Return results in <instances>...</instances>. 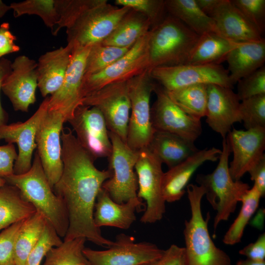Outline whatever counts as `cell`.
Returning <instances> with one entry per match:
<instances>
[{
	"label": "cell",
	"mask_w": 265,
	"mask_h": 265,
	"mask_svg": "<svg viewBox=\"0 0 265 265\" xmlns=\"http://www.w3.org/2000/svg\"><path fill=\"white\" fill-rule=\"evenodd\" d=\"M61 141L63 170L53 189L63 201L68 214L69 226L64 241L83 238L108 248L113 241L102 235L94 224L93 215L98 192L112 172L96 168L94 159L70 129L62 130Z\"/></svg>",
	"instance_id": "obj_1"
},
{
	"label": "cell",
	"mask_w": 265,
	"mask_h": 265,
	"mask_svg": "<svg viewBox=\"0 0 265 265\" xmlns=\"http://www.w3.org/2000/svg\"><path fill=\"white\" fill-rule=\"evenodd\" d=\"M4 179L7 184L19 190L24 198L44 216L60 237H65L69 226L67 210L51 186L37 152L27 172L13 174Z\"/></svg>",
	"instance_id": "obj_2"
},
{
	"label": "cell",
	"mask_w": 265,
	"mask_h": 265,
	"mask_svg": "<svg viewBox=\"0 0 265 265\" xmlns=\"http://www.w3.org/2000/svg\"><path fill=\"white\" fill-rule=\"evenodd\" d=\"M191 210V217L185 220L184 236L187 265H231L228 255L216 247L211 238L208 224L201 210V201L205 194L204 188L189 184L186 187Z\"/></svg>",
	"instance_id": "obj_3"
},
{
	"label": "cell",
	"mask_w": 265,
	"mask_h": 265,
	"mask_svg": "<svg viewBox=\"0 0 265 265\" xmlns=\"http://www.w3.org/2000/svg\"><path fill=\"white\" fill-rule=\"evenodd\" d=\"M199 37L168 14L149 31L148 70L187 64Z\"/></svg>",
	"instance_id": "obj_4"
},
{
	"label": "cell",
	"mask_w": 265,
	"mask_h": 265,
	"mask_svg": "<svg viewBox=\"0 0 265 265\" xmlns=\"http://www.w3.org/2000/svg\"><path fill=\"white\" fill-rule=\"evenodd\" d=\"M231 153L226 136L223 138L222 149L215 169L210 174H198L196 178L198 185L205 189V195L208 201L216 211L213 222L214 231L221 222L229 219L243 195L250 188L248 184L232 179L228 162Z\"/></svg>",
	"instance_id": "obj_5"
},
{
	"label": "cell",
	"mask_w": 265,
	"mask_h": 265,
	"mask_svg": "<svg viewBox=\"0 0 265 265\" xmlns=\"http://www.w3.org/2000/svg\"><path fill=\"white\" fill-rule=\"evenodd\" d=\"M130 9L108 3L106 0H98L66 28L67 44L73 47H88L102 43Z\"/></svg>",
	"instance_id": "obj_6"
},
{
	"label": "cell",
	"mask_w": 265,
	"mask_h": 265,
	"mask_svg": "<svg viewBox=\"0 0 265 265\" xmlns=\"http://www.w3.org/2000/svg\"><path fill=\"white\" fill-rule=\"evenodd\" d=\"M127 82L131 112L126 143L132 149L138 151L149 146L156 131L151 122L150 98L156 82L148 69Z\"/></svg>",
	"instance_id": "obj_7"
},
{
	"label": "cell",
	"mask_w": 265,
	"mask_h": 265,
	"mask_svg": "<svg viewBox=\"0 0 265 265\" xmlns=\"http://www.w3.org/2000/svg\"><path fill=\"white\" fill-rule=\"evenodd\" d=\"M135 164L138 190L137 197L146 202L140 221L144 224L160 220L165 212V201L161 189L164 172L161 161L148 147L138 150Z\"/></svg>",
	"instance_id": "obj_8"
},
{
	"label": "cell",
	"mask_w": 265,
	"mask_h": 265,
	"mask_svg": "<svg viewBox=\"0 0 265 265\" xmlns=\"http://www.w3.org/2000/svg\"><path fill=\"white\" fill-rule=\"evenodd\" d=\"M112 151L108 169L111 177L106 180L102 188L118 203H125L137 197V178L134 166L138 151L130 148L117 135L109 131Z\"/></svg>",
	"instance_id": "obj_9"
},
{
	"label": "cell",
	"mask_w": 265,
	"mask_h": 265,
	"mask_svg": "<svg viewBox=\"0 0 265 265\" xmlns=\"http://www.w3.org/2000/svg\"><path fill=\"white\" fill-rule=\"evenodd\" d=\"M127 81L108 84L87 95L82 100L83 105L98 109L108 131L126 143L131 112Z\"/></svg>",
	"instance_id": "obj_10"
},
{
	"label": "cell",
	"mask_w": 265,
	"mask_h": 265,
	"mask_svg": "<svg viewBox=\"0 0 265 265\" xmlns=\"http://www.w3.org/2000/svg\"><path fill=\"white\" fill-rule=\"evenodd\" d=\"M153 80L167 91L203 84H217L231 88L234 84L229 72L221 64H183L159 67L150 70Z\"/></svg>",
	"instance_id": "obj_11"
},
{
	"label": "cell",
	"mask_w": 265,
	"mask_h": 265,
	"mask_svg": "<svg viewBox=\"0 0 265 265\" xmlns=\"http://www.w3.org/2000/svg\"><path fill=\"white\" fill-rule=\"evenodd\" d=\"M149 40V32L111 65L96 74L84 77L83 99L87 95L108 84L127 81L148 69Z\"/></svg>",
	"instance_id": "obj_12"
},
{
	"label": "cell",
	"mask_w": 265,
	"mask_h": 265,
	"mask_svg": "<svg viewBox=\"0 0 265 265\" xmlns=\"http://www.w3.org/2000/svg\"><path fill=\"white\" fill-rule=\"evenodd\" d=\"M163 251L154 243L136 242L133 237L120 234L107 249L85 247L83 253L90 265H141L157 259Z\"/></svg>",
	"instance_id": "obj_13"
},
{
	"label": "cell",
	"mask_w": 265,
	"mask_h": 265,
	"mask_svg": "<svg viewBox=\"0 0 265 265\" xmlns=\"http://www.w3.org/2000/svg\"><path fill=\"white\" fill-rule=\"evenodd\" d=\"M154 92L157 98L151 107V118L154 129L173 133L194 142L202 132L201 119L181 110L157 82Z\"/></svg>",
	"instance_id": "obj_14"
},
{
	"label": "cell",
	"mask_w": 265,
	"mask_h": 265,
	"mask_svg": "<svg viewBox=\"0 0 265 265\" xmlns=\"http://www.w3.org/2000/svg\"><path fill=\"white\" fill-rule=\"evenodd\" d=\"M68 122L80 144L95 160L109 157L112 144L109 131L98 109L82 105L76 109L73 117Z\"/></svg>",
	"instance_id": "obj_15"
},
{
	"label": "cell",
	"mask_w": 265,
	"mask_h": 265,
	"mask_svg": "<svg viewBox=\"0 0 265 265\" xmlns=\"http://www.w3.org/2000/svg\"><path fill=\"white\" fill-rule=\"evenodd\" d=\"M65 122L61 113L48 110L36 135V152L53 188L63 170L61 133Z\"/></svg>",
	"instance_id": "obj_16"
},
{
	"label": "cell",
	"mask_w": 265,
	"mask_h": 265,
	"mask_svg": "<svg viewBox=\"0 0 265 265\" xmlns=\"http://www.w3.org/2000/svg\"><path fill=\"white\" fill-rule=\"evenodd\" d=\"M88 47H73L71 61L63 83L54 93L49 97V111L61 113L68 122L76 109L82 105V87Z\"/></svg>",
	"instance_id": "obj_17"
},
{
	"label": "cell",
	"mask_w": 265,
	"mask_h": 265,
	"mask_svg": "<svg viewBox=\"0 0 265 265\" xmlns=\"http://www.w3.org/2000/svg\"><path fill=\"white\" fill-rule=\"evenodd\" d=\"M49 100V97H46L34 114L25 122L0 126V140L18 146V153L13 168L15 174L25 173L31 167L33 153L36 148V133L48 112Z\"/></svg>",
	"instance_id": "obj_18"
},
{
	"label": "cell",
	"mask_w": 265,
	"mask_h": 265,
	"mask_svg": "<svg viewBox=\"0 0 265 265\" xmlns=\"http://www.w3.org/2000/svg\"><path fill=\"white\" fill-rule=\"evenodd\" d=\"M37 66L34 60L24 55L18 56L2 81L1 89L16 111L27 112L29 106L36 101Z\"/></svg>",
	"instance_id": "obj_19"
},
{
	"label": "cell",
	"mask_w": 265,
	"mask_h": 265,
	"mask_svg": "<svg viewBox=\"0 0 265 265\" xmlns=\"http://www.w3.org/2000/svg\"><path fill=\"white\" fill-rule=\"evenodd\" d=\"M227 137L233 154L230 173L234 180L239 181L265 155V128L246 131L233 129Z\"/></svg>",
	"instance_id": "obj_20"
},
{
	"label": "cell",
	"mask_w": 265,
	"mask_h": 265,
	"mask_svg": "<svg viewBox=\"0 0 265 265\" xmlns=\"http://www.w3.org/2000/svg\"><path fill=\"white\" fill-rule=\"evenodd\" d=\"M206 122L223 138L231 131L233 124L241 122L240 100L233 88L217 84L207 85Z\"/></svg>",
	"instance_id": "obj_21"
},
{
	"label": "cell",
	"mask_w": 265,
	"mask_h": 265,
	"mask_svg": "<svg viewBox=\"0 0 265 265\" xmlns=\"http://www.w3.org/2000/svg\"><path fill=\"white\" fill-rule=\"evenodd\" d=\"M221 150L215 148L199 150L178 164L164 172L162 193L166 202L179 200L186 193L185 188L196 170L207 161H215Z\"/></svg>",
	"instance_id": "obj_22"
},
{
	"label": "cell",
	"mask_w": 265,
	"mask_h": 265,
	"mask_svg": "<svg viewBox=\"0 0 265 265\" xmlns=\"http://www.w3.org/2000/svg\"><path fill=\"white\" fill-rule=\"evenodd\" d=\"M209 16L213 20L218 33L233 41L253 42L264 38L231 0H220Z\"/></svg>",
	"instance_id": "obj_23"
},
{
	"label": "cell",
	"mask_w": 265,
	"mask_h": 265,
	"mask_svg": "<svg viewBox=\"0 0 265 265\" xmlns=\"http://www.w3.org/2000/svg\"><path fill=\"white\" fill-rule=\"evenodd\" d=\"M142 200L136 197L123 203L114 201L101 187L97 196L94 212V222L100 228L109 226L128 229L136 220L135 212L144 207Z\"/></svg>",
	"instance_id": "obj_24"
},
{
	"label": "cell",
	"mask_w": 265,
	"mask_h": 265,
	"mask_svg": "<svg viewBox=\"0 0 265 265\" xmlns=\"http://www.w3.org/2000/svg\"><path fill=\"white\" fill-rule=\"evenodd\" d=\"M73 47H65L47 52L39 58L37 66L38 87L42 96L48 97L61 86L69 65Z\"/></svg>",
	"instance_id": "obj_25"
},
{
	"label": "cell",
	"mask_w": 265,
	"mask_h": 265,
	"mask_svg": "<svg viewBox=\"0 0 265 265\" xmlns=\"http://www.w3.org/2000/svg\"><path fill=\"white\" fill-rule=\"evenodd\" d=\"M226 61L229 77L234 85L241 79L264 66L265 40L243 43L231 51Z\"/></svg>",
	"instance_id": "obj_26"
},
{
	"label": "cell",
	"mask_w": 265,
	"mask_h": 265,
	"mask_svg": "<svg viewBox=\"0 0 265 265\" xmlns=\"http://www.w3.org/2000/svg\"><path fill=\"white\" fill-rule=\"evenodd\" d=\"M148 147L169 168L183 161L199 150L194 142L173 133L157 130Z\"/></svg>",
	"instance_id": "obj_27"
},
{
	"label": "cell",
	"mask_w": 265,
	"mask_h": 265,
	"mask_svg": "<svg viewBox=\"0 0 265 265\" xmlns=\"http://www.w3.org/2000/svg\"><path fill=\"white\" fill-rule=\"evenodd\" d=\"M243 43H238L214 32L200 36L188 64H220L229 53Z\"/></svg>",
	"instance_id": "obj_28"
},
{
	"label": "cell",
	"mask_w": 265,
	"mask_h": 265,
	"mask_svg": "<svg viewBox=\"0 0 265 265\" xmlns=\"http://www.w3.org/2000/svg\"><path fill=\"white\" fill-rule=\"evenodd\" d=\"M151 29L149 20L141 13L130 9L111 33L102 43L119 48H131Z\"/></svg>",
	"instance_id": "obj_29"
},
{
	"label": "cell",
	"mask_w": 265,
	"mask_h": 265,
	"mask_svg": "<svg viewBox=\"0 0 265 265\" xmlns=\"http://www.w3.org/2000/svg\"><path fill=\"white\" fill-rule=\"evenodd\" d=\"M165 4L168 14L198 35L210 32L218 33L213 20L200 9L196 0H165Z\"/></svg>",
	"instance_id": "obj_30"
},
{
	"label": "cell",
	"mask_w": 265,
	"mask_h": 265,
	"mask_svg": "<svg viewBox=\"0 0 265 265\" xmlns=\"http://www.w3.org/2000/svg\"><path fill=\"white\" fill-rule=\"evenodd\" d=\"M35 212L17 187L7 184L0 187V230L27 219Z\"/></svg>",
	"instance_id": "obj_31"
},
{
	"label": "cell",
	"mask_w": 265,
	"mask_h": 265,
	"mask_svg": "<svg viewBox=\"0 0 265 265\" xmlns=\"http://www.w3.org/2000/svg\"><path fill=\"white\" fill-rule=\"evenodd\" d=\"M46 221L44 216L37 211L24 221L16 240V265H26L29 253L42 236Z\"/></svg>",
	"instance_id": "obj_32"
},
{
	"label": "cell",
	"mask_w": 265,
	"mask_h": 265,
	"mask_svg": "<svg viewBox=\"0 0 265 265\" xmlns=\"http://www.w3.org/2000/svg\"><path fill=\"white\" fill-rule=\"evenodd\" d=\"M167 92L172 102L186 114L199 119L206 116L207 85H188Z\"/></svg>",
	"instance_id": "obj_33"
},
{
	"label": "cell",
	"mask_w": 265,
	"mask_h": 265,
	"mask_svg": "<svg viewBox=\"0 0 265 265\" xmlns=\"http://www.w3.org/2000/svg\"><path fill=\"white\" fill-rule=\"evenodd\" d=\"M261 193L254 186L242 196L241 207L238 216L225 233L223 242L227 245H234L240 241L244 229L257 210L261 198Z\"/></svg>",
	"instance_id": "obj_34"
},
{
	"label": "cell",
	"mask_w": 265,
	"mask_h": 265,
	"mask_svg": "<svg viewBox=\"0 0 265 265\" xmlns=\"http://www.w3.org/2000/svg\"><path fill=\"white\" fill-rule=\"evenodd\" d=\"M86 241L83 238L63 240L47 252L42 265H90L83 253Z\"/></svg>",
	"instance_id": "obj_35"
},
{
	"label": "cell",
	"mask_w": 265,
	"mask_h": 265,
	"mask_svg": "<svg viewBox=\"0 0 265 265\" xmlns=\"http://www.w3.org/2000/svg\"><path fill=\"white\" fill-rule=\"evenodd\" d=\"M131 48H119L102 43L91 46L86 58L84 77L105 69L123 56Z\"/></svg>",
	"instance_id": "obj_36"
},
{
	"label": "cell",
	"mask_w": 265,
	"mask_h": 265,
	"mask_svg": "<svg viewBox=\"0 0 265 265\" xmlns=\"http://www.w3.org/2000/svg\"><path fill=\"white\" fill-rule=\"evenodd\" d=\"M15 17L24 15H35L39 16L45 25L52 32L58 21V15L55 0H26L12 2L9 5Z\"/></svg>",
	"instance_id": "obj_37"
},
{
	"label": "cell",
	"mask_w": 265,
	"mask_h": 265,
	"mask_svg": "<svg viewBox=\"0 0 265 265\" xmlns=\"http://www.w3.org/2000/svg\"><path fill=\"white\" fill-rule=\"evenodd\" d=\"M114 3L144 15L150 22L151 29L160 24L168 15L165 0H116Z\"/></svg>",
	"instance_id": "obj_38"
},
{
	"label": "cell",
	"mask_w": 265,
	"mask_h": 265,
	"mask_svg": "<svg viewBox=\"0 0 265 265\" xmlns=\"http://www.w3.org/2000/svg\"><path fill=\"white\" fill-rule=\"evenodd\" d=\"M239 112L246 130L265 128V94L241 101Z\"/></svg>",
	"instance_id": "obj_39"
},
{
	"label": "cell",
	"mask_w": 265,
	"mask_h": 265,
	"mask_svg": "<svg viewBox=\"0 0 265 265\" xmlns=\"http://www.w3.org/2000/svg\"><path fill=\"white\" fill-rule=\"evenodd\" d=\"M98 0H55L58 21L52 32L56 35L60 29L69 27L84 10Z\"/></svg>",
	"instance_id": "obj_40"
},
{
	"label": "cell",
	"mask_w": 265,
	"mask_h": 265,
	"mask_svg": "<svg viewBox=\"0 0 265 265\" xmlns=\"http://www.w3.org/2000/svg\"><path fill=\"white\" fill-rule=\"evenodd\" d=\"M63 241L53 227L47 220L39 241L29 253L26 265H41L42 259L53 247L59 246Z\"/></svg>",
	"instance_id": "obj_41"
},
{
	"label": "cell",
	"mask_w": 265,
	"mask_h": 265,
	"mask_svg": "<svg viewBox=\"0 0 265 265\" xmlns=\"http://www.w3.org/2000/svg\"><path fill=\"white\" fill-rule=\"evenodd\" d=\"M263 36L265 31V0H231Z\"/></svg>",
	"instance_id": "obj_42"
},
{
	"label": "cell",
	"mask_w": 265,
	"mask_h": 265,
	"mask_svg": "<svg viewBox=\"0 0 265 265\" xmlns=\"http://www.w3.org/2000/svg\"><path fill=\"white\" fill-rule=\"evenodd\" d=\"M237 83L236 94L240 101L254 96L265 94V66L241 79Z\"/></svg>",
	"instance_id": "obj_43"
},
{
	"label": "cell",
	"mask_w": 265,
	"mask_h": 265,
	"mask_svg": "<svg viewBox=\"0 0 265 265\" xmlns=\"http://www.w3.org/2000/svg\"><path fill=\"white\" fill-rule=\"evenodd\" d=\"M25 220L12 224L0 233V265H16V240L20 228Z\"/></svg>",
	"instance_id": "obj_44"
},
{
	"label": "cell",
	"mask_w": 265,
	"mask_h": 265,
	"mask_svg": "<svg viewBox=\"0 0 265 265\" xmlns=\"http://www.w3.org/2000/svg\"><path fill=\"white\" fill-rule=\"evenodd\" d=\"M147 265H187L185 248L172 244L160 257Z\"/></svg>",
	"instance_id": "obj_45"
},
{
	"label": "cell",
	"mask_w": 265,
	"mask_h": 265,
	"mask_svg": "<svg viewBox=\"0 0 265 265\" xmlns=\"http://www.w3.org/2000/svg\"><path fill=\"white\" fill-rule=\"evenodd\" d=\"M17 156L13 144L0 146V177L4 179L14 174V164Z\"/></svg>",
	"instance_id": "obj_46"
},
{
	"label": "cell",
	"mask_w": 265,
	"mask_h": 265,
	"mask_svg": "<svg viewBox=\"0 0 265 265\" xmlns=\"http://www.w3.org/2000/svg\"><path fill=\"white\" fill-rule=\"evenodd\" d=\"M16 37L10 30L9 24L0 26V59L5 54L18 52L20 47L15 43Z\"/></svg>",
	"instance_id": "obj_47"
},
{
	"label": "cell",
	"mask_w": 265,
	"mask_h": 265,
	"mask_svg": "<svg viewBox=\"0 0 265 265\" xmlns=\"http://www.w3.org/2000/svg\"><path fill=\"white\" fill-rule=\"evenodd\" d=\"M240 255L255 261H264L265 258V234L261 235L256 241L239 251Z\"/></svg>",
	"instance_id": "obj_48"
},
{
	"label": "cell",
	"mask_w": 265,
	"mask_h": 265,
	"mask_svg": "<svg viewBox=\"0 0 265 265\" xmlns=\"http://www.w3.org/2000/svg\"><path fill=\"white\" fill-rule=\"evenodd\" d=\"M250 179L254 181V186L261 193L262 197L265 194V155L248 172Z\"/></svg>",
	"instance_id": "obj_49"
},
{
	"label": "cell",
	"mask_w": 265,
	"mask_h": 265,
	"mask_svg": "<svg viewBox=\"0 0 265 265\" xmlns=\"http://www.w3.org/2000/svg\"><path fill=\"white\" fill-rule=\"evenodd\" d=\"M12 62L3 57L0 59V91L3 79L9 74L11 70ZM7 114L3 109L0 100V126L6 124Z\"/></svg>",
	"instance_id": "obj_50"
},
{
	"label": "cell",
	"mask_w": 265,
	"mask_h": 265,
	"mask_svg": "<svg viewBox=\"0 0 265 265\" xmlns=\"http://www.w3.org/2000/svg\"><path fill=\"white\" fill-rule=\"evenodd\" d=\"M200 9L209 16L220 0H196Z\"/></svg>",
	"instance_id": "obj_51"
},
{
	"label": "cell",
	"mask_w": 265,
	"mask_h": 265,
	"mask_svg": "<svg viewBox=\"0 0 265 265\" xmlns=\"http://www.w3.org/2000/svg\"><path fill=\"white\" fill-rule=\"evenodd\" d=\"M236 265H265L264 261H255L249 259L238 261Z\"/></svg>",
	"instance_id": "obj_52"
},
{
	"label": "cell",
	"mask_w": 265,
	"mask_h": 265,
	"mask_svg": "<svg viewBox=\"0 0 265 265\" xmlns=\"http://www.w3.org/2000/svg\"><path fill=\"white\" fill-rule=\"evenodd\" d=\"M6 184V182L4 180V179H3L2 178L0 177V187L2 186H3Z\"/></svg>",
	"instance_id": "obj_53"
},
{
	"label": "cell",
	"mask_w": 265,
	"mask_h": 265,
	"mask_svg": "<svg viewBox=\"0 0 265 265\" xmlns=\"http://www.w3.org/2000/svg\"><path fill=\"white\" fill-rule=\"evenodd\" d=\"M147 264H142L141 265H147Z\"/></svg>",
	"instance_id": "obj_54"
}]
</instances>
